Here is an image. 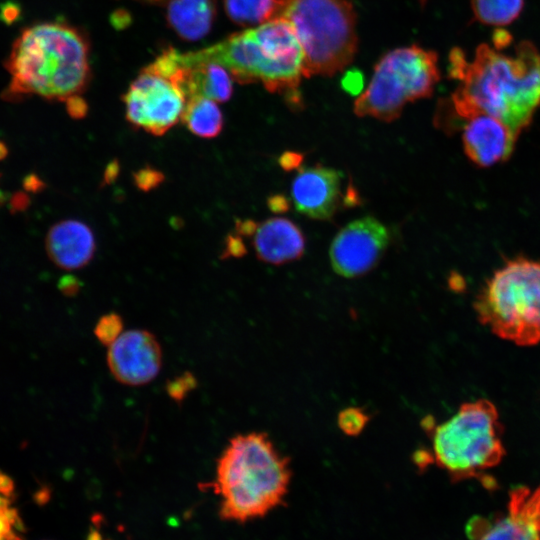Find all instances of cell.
I'll return each mask as SVG.
<instances>
[{"mask_svg": "<svg viewBox=\"0 0 540 540\" xmlns=\"http://www.w3.org/2000/svg\"><path fill=\"white\" fill-rule=\"evenodd\" d=\"M448 75L460 82L451 98L460 118L487 114L518 137L540 108V53L530 41H521L513 55L480 44L471 62L452 48Z\"/></svg>", "mask_w": 540, "mask_h": 540, "instance_id": "1", "label": "cell"}, {"mask_svg": "<svg viewBox=\"0 0 540 540\" xmlns=\"http://www.w3.org/2000/svg\"><path fill=\"white\" fill-rule=\"evenodd\" d=\"M4 66L11 76L4 93L10 100L36 95L66 102L88 85L89 44L68 24L38 23L22 30Z\"/></svg>", "mask_w": 540, "mask_h": 540, "instance_id": "2", "label": "cell"}, {"mask_svg": "<svg viewBox=\"0 0 540 540\" xmlns=\"http://www.w3.org/2000/svg\"><path fill=\"white\" fill-rule=\"evenodd\" d=\"M291 481L288 458L265 433L230 439L216 466L214 491L222 520L245 523L283 505Z\"/></svg>", "mask_w": 540, "mask_h": 540, "instance_id": "3", "label": "cell"}, {"mask_svg": "<svg viewBox=\"0 0 540 540\" xmlns=\"http://www.w3.org/2000/svg\"><path fill=\"white\" fill-rule=\"evenodd\" d=\"M430 462L453 481L482 477L505 456L496 406L487 399L463 403L448 420L428 427Z\"/></svg>", "mask_w": 540, "mask_h": 540, "instance_id": "4", "label": "cell"}, {"mask_svg": "<svg viewBox=\"0 0 540 540\" xmlns=\"http://www.w3.org/2000/svg\"><path fill=\"white\" fill-rule=\"evenodd\" d=\"M474 308L496 336L520 346L540 343V261H508L486 281Z\"/></svg>", "mask_w": 540, "mask_h": 540, "instance_id": "5", "label": "cell"}, {"mask_svg": "<svg viewBox=\"0 0 540 540\" xmlns=\"http://www.w3.org/2000/svg\"><path fill=\"white\" fill-rule=\"evenodd\" d=\"M277 18L292 25L303 50V76H332L354 59L356 14L347 0H283Z\"/></svg>", "mask_w": 540, "mask_h": 540, "instance_id": "6", "label": "cell"}, {"mask_svg": "<svg viewBox=\"0 0 540 540\" xmlns=\"http://www.w3.org/2000/svg\"><path fill=\"white\" fill-rule=\"evenodd\" d=\"M438 55L418 45L397 48L376 64L374 75L354 103L357 116L390 122L411 101L430 97L440 80Z\"/></svg>", "mask_w": 540, "mask_h": 540, "instance_id": "7", "label": "cell"}, {"mask_svg": "<svg viewBox=\"0 0 540 540\" xmlns=\"http://www.w3.org/2000/svg\"><path fill=\"white\" fill-rule=\"evenodd\" d=\"M181 52L162 51L144 67L124 94L125 117L134 127L162 136L182 119L188 96Z\"/></svg>", "mask_w": 540, "mask_h": 540, "instance_id": "8", "label": "cell"}, {"mask_svg": "<svg viewBox=\"0 0 540 540\" xmlns=\"http://www.w3.org/2000/svg\"><path fill=\"white\" fill-rule=\"evenodd\" d=\"M249 29L256 82L270 92L285 93L289 104L299 105L304 55L292 25L284 18H275Z\"/></svg>", "mask_w": 540, "mask_h": 540, "instance_id": "9", "label": "cell"}, {"mask_svg": "<svg viewBox=\"0 0 540 540\" xmlns=\"http://www.w3.org/2000/svg\"><path fill=\"white\" fill-rule=\"evenodd\" d=\"M389 243L387 228L368 216L344 226L334 237L330 251L333 270L345 277L361 276L376 266Z\"/></svg>", "mask_w": 540, "mask_h": 540, "instance_id": "10", "label": "cell"}, {"mask_svg": "<svg viewBox=\"0 0 540 540\" xmlns=\"http://www.w3.org/2000/svg\"><path fill=\"white\" fill-rule=\"evenodd\" d=\"M108 347L107 365L113 377L129 386L151 382L162 366L157 338L147 330L123 331Z\"/></svg>", "mask_w": 540, "mask_h": 540, "instance_id": "11", "label": "cell"}, {"mask_svg": "<svg viewBox=\"0 0 540 540\" xmlns=\"http://www.w3.org/2000/svg\"><path fill=\"white\" fill-rule=\"evenodd\" d=\"M341 180V172L333 168L299 169L291 189L296 210L313 219H330L340 204Z\"/></svg>", "mask_w": 540, "mask_h": 540, "instance_id": "12", "label": "cell"}, {"mask_svg": "<svg viewBox=\"0 0 540 540\" xmlns=\"http://www.w3.org/2000/svg\"><path fill=\"white\" fill-rule=\"evenodd\" d=\"M465 120L462 142L472 162L489 167L508 159L517 136L504 123L487 114H476Z\"/></svg>", "mask_w": 540, "mask_h": 540, "instance_id": "13", "label": "cell"}, {"mask_svg": "<svg viewBox=\"0 0 540 540\" xmlns=\"http://www.w3.org/2000/svg\"><path fill=\"white\" fill-rule=\"evenodd\" d=\"M476 540H540V486L512 489L506 514Z\"/></svg>", "mask_w": 540, "mask_h": 540, "instance_id": "14", "label": "cell"}, {"mask_svg": "<svg viewBox=\"0 0 540 540\" xmlns=\"http://www.w3.org/2000/svg\"><path fill=\"white\" fill-rule=\"evenodd\" d=\"M46 251L54 264L65 270L86 266L96 251L91 228L79 220H63L53 225L46 236Z\"/></svg>", "mask_w": 540, "mask_h": 540, "instance_id": "15", "label": "cell"}, {"mask_svg": "<svg viewBox=\"0 0 540 540\" xmlns=\"http://www.w3.org/2000/svg\"><path fill=\"white\" fill-rule=\"evenodd\" d=\"M253 247L257 257L269 264L280 265L299 259L305 250V238L291 220L281 217L257 223Z\"/></svg>", "mask_w": 540, "mask_h": 540, "instance_id": "16", "label": "cell"}, {"mask_svg": "<svg viewBox=\"0 0 540 540\" xmlns=\"http://www.w3.org/2000/svg\"><path fill=\"white\" fill-rule=\"evenodd\" d=\"M216 16V0H169L167 21L184 40L195 41L207 35Z\"/></svg>", "mask_w": 540, "mask_h": 540, "instance_id": "17", "label": "cell"}, {"mask_svg": "<svg viewBox=\"0 0 540 540\" xmlns=\"http://www.w3.org/2000/svg\"><path fill=\"white\" fill-rule=\"evenodd\" d=\"M181 59L188 68L186 91L188 100L203 96L217 103L226 102L233 92L232 76L223 66L213 62H195L181 53Z\"/></svg>", "mask_w": 540, "mask_h": 540, "instance_id": "18", "label": "cell"}, {"mask_svg": "<svg viewBox=\"0 0 540 540\" xmlns=\"http://www.w3.org/2000/svg\"><path fill=\"white\" fill-rule=\"evenodd\" d=\"M181 120L191 133L202 138L218 136L224 125L217 102L203 96H194L187 101Z\"/></svg>", "mask_w": 540, "mask_h": 540, "instance_id": "19", "label": "cell"}, {"mask_svg": "<svg viewBox=\"0 0 540 540\" xmlns=\"http://www.w3.org/2000/svg\"><path fill=\"white\" fill-rule=\"evenodd\" d=\"M283 0H224L227 16L240 26L260 25L277 18Z\"/></svg>", "mask_w": 540, "mask_h": 540, "instance_id": "20", "label": "cell"}, {"mask_svg": "<svg viewBox=\"0 0 540 540\" xmlns=\"http://www.w3.org/2000/svg\"><path fill=\"white\" fill-rule=\"evenodd\" d=\"M474 18L485 25L504 26L521 14L524 0H470Z\"/></svg>", "mask_w": 540, "mask_h": 540, "instance_id": "21", "label": "cell"}, {"mask_svg": "<svg viewBox=\"0 0 540 540\" xmlns=\"http://www.w3.org/2000/svg\"><path fill=\"white\" fill-rule=\"evenodd\" d=\"M23 526L7 493L0 491V540H24Z\"/></svg>", "mask_w": 540, "mask_h": 540, "instance_id": "22", "label": "cell"}, {"mask_svg": "<svg viewBox=\"0 0 540 540\" xmlns=\"http://www.w3.org/2000/svg\"><path fill=\"white\" fill-rule=\"evenodd\" d=\"M123 331L122 319L115 313L101 317L94 329L97 339L106 346H109Z\"/></svg>", "mask_w": 540, "mask_h": 540, "instance_id": "23", "label": "cell"}, {"mask_svg": "<svg viewBox=\"0 0 540 540\" xmlns=\"http://www.w3.org/2000/svg\"><path fill=\"white\" fill-rule=\"evenodd\" d=\"M368 420L367 415L358 408L343 410L338 417L340 429L348 435H356L361 432Z\"/></svg>", "mask_w": 540, "mask_h": 540, "instance_id": "24", "label": "cell"}, {"mask_svg": "<svg viewBox=\"0 0 540 540\" xmlns=\"http://www.w3.org/2000/svg\"><path fill=\"white\" fill-rule=\"evenodd\" d=\"M164 176L153 168H142L134 174L135 184L139 189L149 191L162 183Z\"/></svg>", "mask_w": 540, "mask_h": 540, "instance_id": "25", "label": "cell"}, {"mask_svg": "<svg viewBox=\"0 0 540 540\" xmlns=\"http://www.w3.org/2000/svg\"><path fill=\"white\" fill-rule=\"evenodd\" d=\"M341 87L353 96L358 95L364 87V76L362 72L356 68L346 71L341 79Z\"/></svg>", "mask_w": 540, "mask_h": 540, "instance_id": "26", "label": "cell"}, {"mask_svg": "<svg viewBox=\"0 0 540 540\" xmlns=\"http://www.w3.org/2000/svg\"><path fill=\"white\" fill-rule=\"evenodd\" d=\"M246 252L244 242L237 235H229L226 243L225 255L239 257Z\"/></svg>", "mask_w": 540, "mask_h": 540, "instance_id": "27", "label": "cell"}, {"mask_svg": "<svg viewBox=\"0 0 540 540\" xmlns=\"http://www.w3.org/2000/svg\"><path fill=\"white\" fill-rule=\"evenodd\" d=\"M67 111L73 118H82L87 112V105L81 96L70 98L66 101Z\"/></svg>", "mask_w": 540, "mask_h": 540, "instance_id": "28", "label": "cell"}, {"mask_svg": "<svg viewBox=\"0 0 540 540\" xmlns=\"http://www.w3.org/2000/svg\"><path fill=\"white\" fill-rule=\"evenodd\" d=\"M20 15V8L18 5L12 2L5 3L1 8L0 17L3 22L10 24L13 23Z\"/></svg>", "mask_w": 540, "mask_h": 540, "instance_id": "29", "label": "cell"}, {"mask_svg": "<svg viewBox=\"0 0 540 540\" xmlns=\"http://www.w3.org/2000/svg\"><path fill=\"white\" fill-rule=\"evenodd\" d=\"M302 155L295 152H286L279 158V163L285 170H290L300 166Z\"/></svg>", "mask_w": 540, "mask_h": 540, "instance_id": "30", "label": "cell"}, {"mask_svg": "<svg viewBox=\"0 0 540 540\" xmlns=\"http://www.w3.org/2000/svg\"><path fill=\"white\" fill-rule=\"evenodd\" d=\"M511 36L504 30H496L493 36L495 49L501 50L505 48L511 41Z\"/></svg>", "mask_w": 540, "mask_h": 540, "instance_id": "31", "label": "cell"}, {"mask_svg": "<svg viewBox=\"0 0 540 540\" xmlns=\"http://www.w3.org/2000/svg\"><path fill=\"white\" fill-rule=\"evenodd\" d=\"M268 204L270 209L274 212H283L288 208L287 201L284 199L283 196L280 195H275L269 198Z\"/></svg>", "mask_w": 540, "mask_h": 540, "instance_id": "32", "label": "cell"}, {"mask_svg": "<svg viewBox=\"0 0 540 540\" xmlns=\"http://www.w3.org/2000/svg\"><path fill=\"white\" fill-rule=\"evenodd\" d=\"M8 153L6 145L0 141V160L6 157Z\"/></svg>", "mask_w": 540, "mask_h": 540, "instance_id": "33", "label": "cell"}, {"mask_svg": "<svg viewBox=\"0 0 540 540\" xmlns=\"http://www.w3.org/2000/svg\"><path fill=\"white\" fill-rule=\"evenodd\" d=\"M141 1H147V2H159V1H163V0H141Z\"/></svg>", "mask_w": 540, "mask_h": 540, "instance_id": "34", "label": "cell"}, {"mask_svg": "<svg viewBox=\"0 0 540 540\" xmlns=\"http://www.w3.org/2000/svg\"><path fill=\"white\" fill-rule=\"evenodd\" d=\"M420 1H421L422 4H424L426 0H420Z\"/></svg>", "mask_w": 540, "mask_h": 540, "instance_id": "35", "label": "cell"}]
</instances>
